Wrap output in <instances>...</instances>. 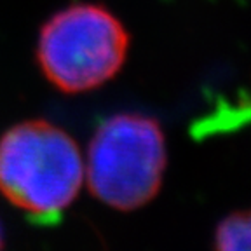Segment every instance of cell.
I'll list each match as a JSON object with an SVG mask.
<instances>
[{"mask_svg":"<svg viewBox=\"0 0 251 251\" xmlns=\"http://www.w3.org/2000/svg\"><path fill=\"white\" fill-rule=\"evenodd\" d=\"M129 33L108 9L74 4L44 23L37 40V61L44 77L61 93L96 89L121 72Z\"/></svg>","mask_w":251,"mask_h":251,"instance_id":"obj_2","label":"cell"},{"mask_svg":"<svg viewBox=\"0 0 251 251\" xmlns=\"http://www.w3.org/2000/svg\"><path fill=\"white\" fill-rule=\"evenodd\" d=\"M84 164L75 140L42 119L0 138V194L39 224H54L78 196Z\"/></svg>","mask_w":251,"mask_h":251,"instance_id":"obj_1","label":"cell"},{"mask_svg":"<svg viewBox=\"0 0 251 251\" xmlns=\"http://www.w3.org/2000/svg\"><path fill=\"white\" fill-rule=\"evenodd\" d=\"M166 140L155 119L143 114L108 117L87 149V187L110 208L133 211L153 199L164 180Z\"/></svg>","mask_w":251,"mask_h":251,"instance_id":"obj_3","label":"cell"},{"mask_svg":"<svg viewBox=\"0 0 251 251\" xmlns=\"http://www.w3.org/2000/svg\"><path fill=\"white\" fill-rule=\"evenodd\" d=\"M0 251H4V235H2V225H0Z\"/></svg>","mask_w":251,"mask_h":251,"instance_id":"obj_5","label":"cell"},{"mask_svg":"<svg viewBox=\"0 0 251 251\" xmlns=\"http://www.w3.org/2000/svg\"><path fill=\"white\" fill-rule=\"evenodd\" d=\"M215 251H251V209L232 213L218 225Z\"/></svg>","mask_w":251,"mask_h":251,"instance_id":"obj_4","label":"cell"}]
</instances>
